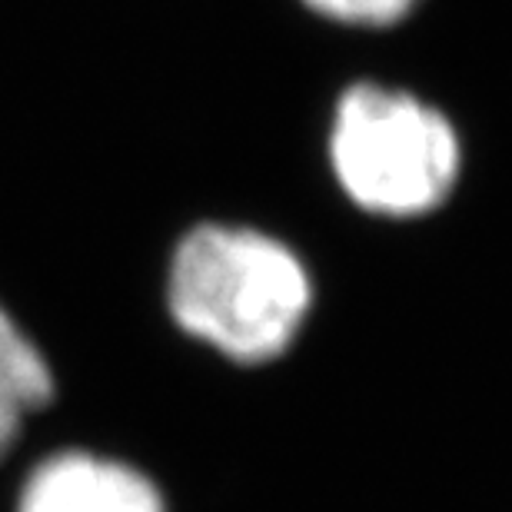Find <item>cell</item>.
Masks as SVG:
<instances>
[{
	"mask_svg": "<svg viewBox=\"0 0 512 512\" xmlns=\"http://www.w3.org/2000/svg\"><path fill=\"white\" fill-rule=\"evenodd\" d=\"M173 323L233 363L283 356L313 306L303 260L253 227L200 223L173 250L167 273Z\"/></svg>",
	"mask_w": 512,
	"mask_h": 512,
	"instance_id": "1",
	"label": "cell"
},
{
	"mask_svg": "<svg viewBox=\"0 0 512 512\" xmlns=\"http://www.w3.org/2000/svg\"><path fill=\"white\" fill-rule=\"evenodd\" d=\"M330 167L356 207L376 217H423L456 190L463 147L443 110L406 90L353 84L336 100Z\"/></svg>",
	"mask_w": 512,
	"mask_h": 512,
	"instance_id": "2",
	"label": "cell"
},
{
	"mask_svg": "<svg viewBox=\"0 0 512 512\" xmlns=\"http://www.w3.org/2000/svg\"><path fill=\"white\" fill-rule=\"evenodd\" d=\"M17 512H167L147 473L120 459L67 449L24 479Z\"/></svg>",
	"mask_w": 512,
	"mask_h": 512,
	"instance_id": "3",
	"label": "cell"
},
{
	"mask_svg": "<svg viewBox=\"0 0 512 512\" xmlns=\"http://www.w3.org/2000/svg\"><path fill=\"white\" fill-rule=\"evenodd\" d=\"M54 399V373L37 343L0 306V463L17 446L24 423Z\"/></svg>",
	"mask_w": 512,
	"mask_h": 512,
	"instance_id": "4",
	"label": "cell"
},
{
	"mask_svg": "<svg viewBox=\"0 0 512 512\" xmlns=\"http://www.w3.org/2000/svg\"><path fill=\"white\" fill-rule=\"evenodd\" d=\"M313 14L350 27H389L399 24L419 0H303Z\"/></svg>",
	"mask_w": 512,
	"mask_h": 512,
	"instance_id": "5",
	"label": "cell"
}]
</instances>
